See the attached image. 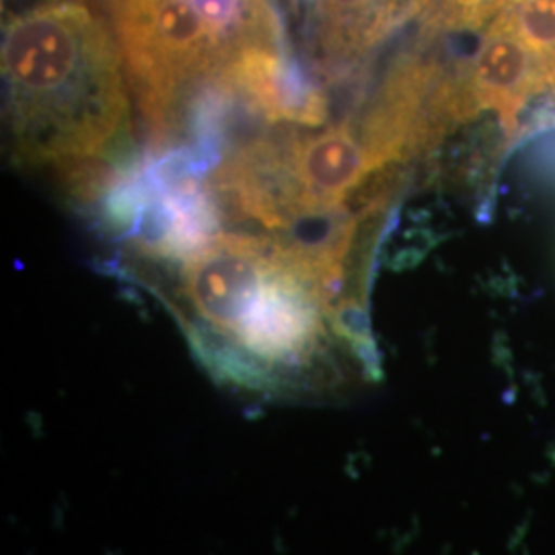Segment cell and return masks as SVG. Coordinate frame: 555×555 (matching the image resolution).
I'll use <instances>...</instances> for the list:
<instances>
[{"mask_svg": "<svg viewBox=\"0 0 555 555\" xmlns=\"http://www.w3.org/2000/svg\"><path fill=\"white\" fill-rule=\"evenodd\" d=\"M130 89L153 137L167 139L192 91L220 85L235 60L284 43L274 0H101Z\"/></svg>", "mask_w": 555, "mask_h": 555, "instance_id": "obj_3", "label": "cell"}, {"mask_svg": "<svg viewBox=\"0 0 555 555\" xmlns=\"http://www.w3.org/2000/svg\"><path fill=\"white\" fill-rule=\"evenodd\" d=\"M4 124L23 167L105 157L130 124L128 75L101 0H34L2 29Z\"/></svg>", "mask_w": 555, "mask_h": 555, "instance_id": "obj_2", "label": "cell"}, {"mask_svg": "<svg viewBox=\"0 0 555 555\" xmlns=\"http://www.w3.org/2000/svg\"><path fill=\"white\" fill-rule=\"evenodd\" d=\"M513 0H438L437 25L455 31H476L498 20Z\"/></svg>", "mask_w": 555, "mask_h": 555, "instance_id": "obj_7", "label": "cell"}, {"mask_svg": "<svg viewBox=\"0 0 555 555\" xmlns=\"http://www.w3.org/2000/svg\"><path fill=\"white\" fill-rule=\"evenodd\" d=\"M467 87L476 105L496 109L506 130L515 132L520 109L539 91L555 87V75L500 15L488 27V36L472 64Z\"/></svg>", "mask_w": 555, "mask_h": 555, "instance_id": "obj_5", "label": "cell"}, {"mask_svg": "<svg viewBox=\"0 0 555 555\" xmlns=\"http://www.w3.org/2000/svg\"><path fill=\"white\" fill-rule=\"evenodd\" d=\"M502 17L555 75V0H513Z\"/></svg>", "mask_w": 555, "mask_h": 555, "instance_id": "obj_6", "label": "cell"}, {"mask_svg": "<svg viewBox=\"0 0 555 555\" xmlns=\"http://www.w3.org/2000/svg\"><path fill=\"white\" fill-rule=\"evenodd\" d=\"M302 15L309 60L319 77L336 79L433 0H286Z\"/></svg>", "mask_w": 555, "mask_h": 555, "instance_id": "obj_4", "label": "cell"}, {"mask_svg": "<svg viewBox=\"0 0 555 555\" xmlns=\"http://www.w3.org/2000/svg\"><path fill=\"white\" fill-rule=\"evenodd\" d=\"M354 220L321 241L224 233L183 259L173 311L212 375L266 397H323L371 378L364 302L346 286Z\"/></svg>", "mask_w": 555, "mask_h": 555, "instance_id": "obj_1", "label": "cell"}]
</instances>
